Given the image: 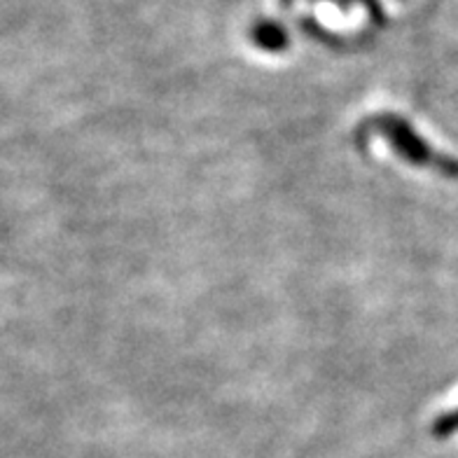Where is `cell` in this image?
Instances as JSON below:
<instances>
[{
	"label": "cell",
	"mask_w": 458,
	"mask_h": 458,
	"mask_svg": "<svg viewBox=\"0 0 458 458\" xmlns=\"http://www.w3.org/2000/svg\"><path fill=\"white\" fill-rule=\"evenodd\" d=\"M430 433H433L435 437H440V440L452 437L454 433H458V407L437 416L433 421V426H430Z\"/></svg>",
	"instance_id": "obj_3"
},
{
	"label": "cell",
	"mask_w": 458,
	"mask_h": 458,
	"mask_svg": "<svg viewBox=\"0 0 458 458\" xmlns=\"http://www.w3.org/2000/svg\"><path fill=\"white\" fill-rule=\"evenodd\" d=\"M253 40L258 47L267 49V52H281L288 47V33L274 21H259L253 29Z\"/></svg>",
	"instance_id": "obj_2"
},
{
	"label": "cell",
	"mask_w": 458,
	"mask_h": 458,
	"mask_svg": "<svg viewBox=\"0 0 458 458\" xmlns=\"http://www.w3.org/2000/svg\"><path fill=\"white\" fill-rule=\"evenodd\" d=\"M362 131L377 133L391 145V150L416 169H428L442 178H458V159L449 157L445 152L435 150L421 133L411 127L410 122L400 114L381 113L365 122Z\"/></svg>",
	"instance_id": "obj_1"
}]
</instances>
